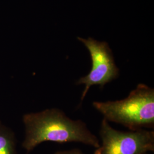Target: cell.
<instances>
[{
    "label": "cell",
    "mask_w": 154,
    "mask_h": 154,
    "mask_svg": "<svg viewBox=\"0 0 154 154\" xmlns=\"http://www.w3.org/2000/svg\"><path fill=\"white\" fill-rule=\"evenodd\" d=\"M22 122L25 137L22 146L27 152L45 142L81 143L95 149L100 146L99 139L89 130L86 123L72 119L57 108L25 114Z\"/></svg>",
    "instance_id": "cell-1"
},
{
    "label": "cell",
    "mask_w": 154,
    "mask_h": 154,
    "mask_svg": "<svg viewBox=\"0 0 154 154\" xmlns=\"http://www.w3.org/2000/svg\"><path fill=\"white\" fill-rule=\"evenodd\" d=\"M93 106L104 119L130 130L152 127L154 125V89L140 83L125 99L98 102Z\"/></svg>",
    "instance_id": "cell-2"
},
{
    "label": "cell",
    "mask_w": 154,
    "mask_h": 154,
    "mask_svg": "<svg viewBox=\"0 0 154 154\" xmlns=\"http://www.w3.org/2000/svg\"><path fill=\"white\" fill-rule=\"evenodd\" d=\"M99 136L102 142L94 154H146L154 151V131L145 129L118 131L103 118Z\"/></svg>",
    "instance_id": "cell-3"
},
{
    "label": "cell",
    "mask_w": 154,
    "mask_h": 154,
    "mask_svg": "<svg viewBox=\"0 0 154 154\" xmlns=\"http://www.w3.org/2000/svg\"><path fill=\"white\" fill-rule=\"evenodd\" d=\"M90 53L91 60V69L88 74L77 81L78 85H84L81 102L86 97L90 88L98 85L103 88L106 84L115 80L119 75V69L116 65L114 55L106 42H100L92 38L78 37Z\"/></svg>",
    "instance_id": "cell-4"
},
{
    "label": "cell",
    "mask_w": 154,
    "mask_h": 154,
    "mask_svg": "<svg viewBox=\"0 0 154 154\" xmlns=\"http://www.w3.org/2000/svg\"><path fill=\"white\" fill-rule=\"evenodd\" d=\"M0 154H17L14 131L0 120Z\"/></svg>",
    "instance_id": "cell-5"
},
{
    "label": "cell",
    "mask_w": 154,
    "mask_h": 154,
    "mask_svg": "<svg viewBox=\"0 0 154 154\" xmlns=\"http://www.w3.org/2000/svg\"><path fill=\"white\" fill-rule=\"evenodd\" d=\"M54 154H85L82 151L78 149H72L70 150L59 151Z\"/></svg>",
    "instance_id": "cell-6"
}]
</instances>
